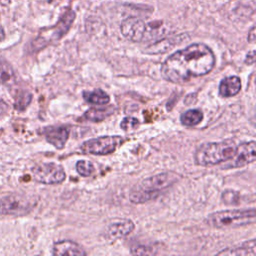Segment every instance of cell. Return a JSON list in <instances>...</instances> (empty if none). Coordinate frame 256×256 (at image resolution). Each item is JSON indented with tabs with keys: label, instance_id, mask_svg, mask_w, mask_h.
<instances>
[{
	"label": "cell",
	"instance_id": "cell-1",
	"mask_svg": "<svg viewBox=\"0 0 256 256\" xmlns=\"http://www.w3.org/2000/svg\"><path fill=\"white\" fill-rule=\"evenodd\" d=\"M214 65L212 50L203 43H193L171 54L162 64L161 74L165 80L181 84L210 73Z\"/></svg>",
	"mask_w": 256,
	"mask_h": 256
},
{
	"label": "cell",
	"instance_id": "cell-2",
	"mask_svg": "<svg viewBox=\"0 0 256 256\" xmlns=\"http://www.w3.org/2000/svg\"><path fill=\"white\" fill-rule=\"evenodd\" d=\"M179 179V175L173 172H163L148 177L141 181L137 188L133 189L129 199L134 204H141L155 199L162 191L173 185Z\"/></svg>",
	"mask_w": 256,
	"mask_h": 256
},
{
	"label": "cell",
	"instance_id": "cell-3",
	"mask_svg": "<svg viewBox=\"0 0 256 256\" xmlns=\"http://www.w3.org/2000/svg\"><path fill=\"white\" fill-rule=\"evenodd\" d=\"M237 144L229 139L220 142L204 143L197 148L194 160L200 166H214L230 160L236 153Z\"/></svg>",
	"mask_w": 256,
	"mask_h": 256
},
{
	"label": "cell",
	"instance_id": "cell-4",
	"mask_svg": "<svg viewBox=\"0 0 256 256\" xmlns=\"http://www.w3.org/2000/svg\"><path fill=\"white\" fill-rule=\"evenodd\" d=\"M256 210L250 209H233L223 210L209 214L205 222L207 225L214 228H235L245 225H250L255 222Z\"/></svg>",
	"mask_w": 256,
	"mask_h": 256
},
{
	"label": "cell",
	"instance_id": "cell-5",
	"mask_svg": "<svg viewBox=\"0 0 256 256\" xmlns=\"http://www.w3.org/2000/svg\"><path fill=\"white\" fill-rule=\"evenodd\" d=\"M36 205V200L33 197L13 193L4 196L0 199V214L23 216L28 214Z\"/></svg>",
	"mask_w": 256,
	"mask_h": 256
},
{
	"label": "cell",
	"instance_id": "cell-6",
	"mask_svg": "<svg viewBox=\"0 0 256 256\" xmlns=\"http://www.w3.org/2000/svg\"><path fill=\"white\" fill-rule=\"evenodd\" d=\"M123 141L124 139L119 135L100 136L83 142L80 150L84 154L108 155L113 153Z\"/></svg>",
	"mask_w": 256,
	"mask_h": 256
},
{
	"label": "cell",
	"instance_id": "cell-7",
	"mask_svg": "<svg viewBox=\"0 0 256 256\" xmlns=\"http://www.w3.org/2000/svg\"><path fill=\"white\" fill-rule=\"evenodd\" d=\"M31 172L33 178L37 182L43 184H59L66 178L63 167L53 162L39 163L31 169Z\"/></svg>",
	"mask_w": 256,
	"mask_h": 256
},
{
	"label": "cell",
	"instance_id": "cell-8",
	"mask_svg": "<svg viewBox=\"0 0 256 256\" xmlns=\"http://www.w3.org/2000/svg\"><path fill=\"white\" fill-rule=\"evenodd\" d=\"M74 18H75L74 11L72 10L66 11L62 15V17L59 19L58 23L55 26L51 27L50 29L43 30L37 40H41L43 42V45L59 40L69 30L71 24L73 23Z\"/></svg>",
	"mask_w": 256,
	"mask_h": 256
},
{
	"label": "cell",
	"instance_id": "cell-9",
	"mask_svg": "<svg viewBox=\"0 0 256 256\" xmlns=\"http://www.w3.org/2000/svg\"><path fill=\"white\" fill-rule=\"evenodd\" d=\"M256 159V144L255 141H249L237 145V150L235 155L228 161V164L223 166L224 169L229 168H241L250 163H253Z\"/></svg>",
	"mask_w": 256,
	"mask_h": 256
},
{
	"label": "cell",
	"instance_id": "cell-10",
	"mask_svg": "<svg viewBox=\"0 0 256 256\" xmlns=\"http://www.w3.org/2000/svg\"><path fill=\"white\" fill-rule=\"evenodd\" d=\"M122 35L132 42L146 41L147 38V24L136 17H130L120 25Z\"/></svg>",
	"mask_w": 256,
	"mask_h": 256
},
{
	"label": "cell",
	"instance_id": "cell-11",
	"mask_svg": "<svg viewBox=\"0 0 256 256\" xmlns=\"http://www.w3.org/2000/svg\"><path fill=\"white\" fill-rule=\"evenodd\" d=\"M69 133H70L69 128L64 126L46 127L42 131V134L44 135L46 141L57 149L64 148L69 138Z\"/></svg>",
	"mask_w": 256,
	"mask_h": 256
},
{
	"label": "cell",
	"instance_id": "cell-12",
	"mask_svg": "<svg viewBox=\"0 0 256 256\" xmlns=\"http://www.w3.org/2000/svg\"><path fill=\"white\" fill-rule=\"evenodd\" d=\"M134 227L135 225L133 221L129 219H118L109 224L106 231V237L111 241L124 238L134 230Z\"/></svg>",
	"mask_w": 256,
	"mask_h": 256
},
{
	"label": "cell",
	"instance_id": "cell-13",
	"mask_svg": "<svg viewBox=\"0 0 256 256\" xmlns=\"http://www.w3.org/2000/svg\"><path fill=\"white\" fill-rule=\"evenodd\" d=\"M53 255H70V256H84L87 252L78 243L71 240H62L55 242L52 248Z\"/></svg>",
	"mask_w": 256,
	"mask_h": 256
},
{
	"label": "cell",
	"instance_id": "cell-14",
	"mask_svg": "<svg viewBox=\"0 0 256 256\" xmlns=\"http://www.w3.org/2000/svg\"><path fill=\"white\" fill-rule=\"evenodd\" d=\"M241 90V79L238 76H228L221 80L219 84V94L222 97H232Z\"/></svg>",
	"mask_w": 256,
	"mask_h": 256
},
{
	"label": "cell",
	"instance_id": "cell-15",
	"mask_svg": "<svg viewBox=\"0 0 256 256\" xmlns=\"http://www.w3.org/2000/svg\"><path fill=\"white\" fill-rule=\"evenodd\" d=\"M114 110L115 108L113 106H106L103 108H91L83 114L82 118L92 122H100L113 114Z\"/></svg>",
	"mask_w": 256,
	"mask_h": 256
},
{
	"label": "cell",
	"instance_id": "cell-16",
	"mask_svg": "<svg viewBox=\"0 0 256 256\" xmlns=\"http://www.w3.org/2000/svg\"><path fill=\"white\" fill-rule=\"evenodd\" d=\"M218 255H256L255 251V239H251L248 242L243 243L242 245L234 248H228L225 250H222L217 253Z\"/></svg>",
	"mask_w": 256,
	"mask_h": 256
},
{
	"label": "cell",
	"instance_id": "cell-17",
	"mask_svg": "<svg viewBox=\"0 0 256 256\" xmlns=\"http://www.w3.org/2000/svg\"><path fill=\"white\" fill-rule=\"evenodd\" d=\"M83 99L89 104L106 105L110 102V96L102 89H95L93 91H84Z\"/></svg>",
	"mask_w": 256,
	"mask_h": 256
},
{
	"label": "cell",
	"instance_id": "cell-18",
	"mask_svg": "<svg viewBox=\"0 0 256 256\" xmlns=\"http://www.w3.org/2000/svg\"><path fill=\"white\" fill-rule=\"evenodd\" d=\"M0 83L5 86H12L16 83V75L11 65L0 58Z\"/></svg>",
	"mask_w": 256,
	"mask_h": 256
},
{
	"label": "cell",
	"instance_id": "cell-19",
	"mask_svg": "<svg viewBox=\"0 0 256 256\" xmlns=\"http://www.w3.org/2000/svg\"><path fill=\"white\" fill-rule=\"evenodd\" d=\"M203 120V112L199 109H190L180 116V121L184 126L192 127L198 125Z\"/></svg>",
	"mask_w": 256,
	"mask_h": 256
},
{
	"label": "cell",
	"instance_id": "cell-20",
	"mask_svg": "<svg viewBox=\"0 0 256 256\" xmlns=\"http://www.w3.org/2000/svg\"><path fill=\"white\" fill-rule=\"evenodd\" d=\"M180 41H177V39L174 38H168V39H163L159 42H156L155 44L151 45L148 47L147 52L152 53V54H158V53H164L168 50H170L173 46L177 45Z\"/></svg>",
	"mask_w": 256,
	"mask_h": 256
},
{
	"label": "cell",
	"instance_id": "cell-21",
	"mask_svg": "<svg viewBox=\"0 0 256 256\" xmlns=\"http://www.w3.org/2000/svg\"><path fill=\"white\" fill-rule=\"evenodd\" d=\"M76 171L83 177H89L95 173V167L90 161L79 160L76 163Z\"/></svg>",
	"mask_w": 256,
	"mask_h": 256
},
{
	"label": "cell",
	"instance_id": "cell-22",
	"mask_svg": "<svg viewBox=\"0 0 256 256\" xmlns=\"http://www.w3.org/2000/svg\"><path fill=\"white\" fill-rule=\"evenodd\" d=\"M31 100H32V95L28 91H20L15 98L14 107L17 110L22 111L30 104Z\"/></svg>",
	"mask_w": 256,
	"mask_h": 256
},
{
	"label": "cell",
	"instance_id": "cell-23",
	"mask_svg": "<svg viewBox=\"0 0 256 256\" xmlns=\"http://www.w3.org/2000/svg\"><path fill=\"white\" fill-rule=\"evenodd\" d=\"M156 251L154 250L153 247L146 246V245H137L131 249V254H136V255H151L155 254Z\"/></svg>",
	"mask_w": 256,
	"mask_h": 256
},
{
	"label": "cell",
	"instance_id": "cell-24",
	"mask_svg": "<svg viewBox=\"0 0 256 256\" xmlns=\"http://www.w3.org/2000/svg\"><path fill=\"white\" fill-rule=\"evenodd\" d=\"M138 125H139V121L137 118H134V117H125L120 123V126L123 130L136 128Z\"/></svg>",
	"mask_w": 256,
	"mask_h": 256
},
{
	"label": "cell",
	"instance_id": "cell-25",
	"mask_svg": "<svg viewBox=\"0 0 256 256\" xmlns=\"http://www.w3.org/2000/svg\"><path fill=\"white\" fill-rule=\"evenodd\" d=\"M254 62H255V51L252 50V51H250V53L247 54V56L245 58V63L248 65H252V64H254Z\"/></svg>",
	"mask_w": 256,
	"mask_h": 256
},
{
	"label": "cell",
	"instance_id": "cell-26",
	"mask_svg": "<svg viewBox=\"0 0 256 256\" xmlns=\"http://www.w3.org/2000/svg\"><path fill=\"white\" fill-rule=\"evenodd\" d=\"M7 111H8V105L4 101L0 100V116H2Z\"/></svg>",
	"mask_w": 256,
	"mask_h": 256
},
{
	"label": "cell",
	"instance_id": "cell-27",
	"mask_svg": "<svg viewBox=\"0 0 256 256\" xmlns=\"http://www.w3.org/2000/svg\"><path fill=\"white\" fill-rule=\"evenodd\" d=\"M254 40H255V28L252 27L251 30H250V33L248 35V41L254 42Z\"/></svg>",
	"mask_w": 256,
	"mask_h": 256
},
{
	"label": "cell",
	"instance_id": "cell-28",
	"mask_svg": "<svg viewBox=\"0 0 256 256\" xmlns=\"http://www.w3.org/2000/svg\"><path fill=\"white\" fill-rule=\"evenodd\" d=\"M11 3V0H0V4L2 6H8Z\"/></svg>",
	"mask_w": 256,
	"mask_h": 256
},
{
	"label": "cell",
	"instance_id": "cell-29",
	"mask_svg": "<svg viewBox=\"0 0 256 256\" xmlns=\"http://www.w3.org/2000/svg\"><path fill=\"white\" fill-rule=\"evenodd\" d=\"M4 37H5L4 30H3V29H2V27L0 26V41H1V40H3V39H4Z\"/></svg>",
	"mask_w": 256,
	"mask_h": 256
}]
</instances>
